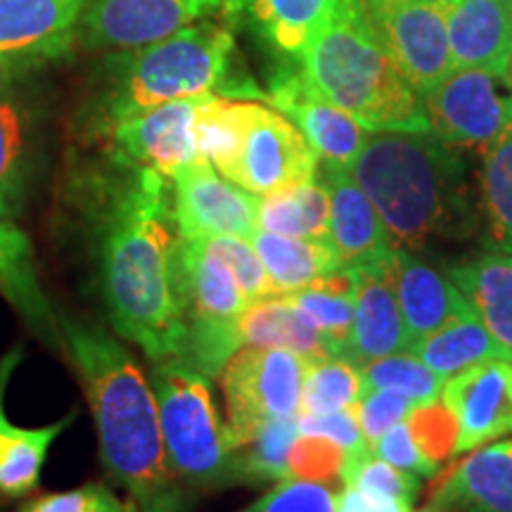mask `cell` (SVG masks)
<instances>
[{
  "mask_svg": "<svg viewBox=\"0 0 512 512\" xmlns=\"http://www.w3.org/2000/svg\"><path fill=\"white\" fill-rule=\"evenodd\" d=\"M126 166V164H124ZM155 169L126 166V178L93 216L98 290L114 332L152 361L178 358L183 316L174 283V195Z\"/></svg>",
  "mask_w": 512,
  "mask_h": 512,
  "instance_id": "6da1fadb",
  "label": "cell"
},
{
  "mask_svg": "<svg viewBox=\"0 0 512 512\" xmlns=\"http://www.w3.org/2000/svg\"><path fill=\"white\" fill-rule=\"evenodd\" d=\"M60 335L91 403L102 465L140 510L174 484L155 389L124 344L100 325L60 316Z\"/></svg>",
  "mask_w": 512,
  "mask_h": 512,
  "instance_id": "7a4b0ae2",
  "label": "cell"
},
{
  "mask_svg": "<svg viewBox=\"0 0 512 512\" xmlns=\"http://www.w3.org/2000/svg\"><path fill=\"white\" fill-rule=\"evenodd\" d=\"M349 174L380 211L396 249L458 240L475 223L463 159L432 131L368 133Z\"/></svg>",
  "mask_w": 512,
  "mask_h": 512,
  "instance_id": "3957f363",
  "label": "cell"
},
{
  "mask_svg": "<svg viewBox=\"0 0 512 512\" xmlns=\"http://www.w3.org/2000/svg\"><path fill=\"white\" fill-rule=\"evenodd\" d=\"M299 69L325 100L368 133L430 131L425 100L377 36L366 0H339Z\"/></svg>",
  "mask_w": 512,
  "mask_h": 512,
  "instance_id": "277c9868",
  "label": "cell"
},
{
  "mask_svg": "<svg viewBox=\"0 0 512 512\" xmlns=\"http://www.w3.org/2000/svg\"><path fill=\"white\" fill-rule=\"evenodd\" d=\"M233 46L230 27L200 19L162 41L131 48L117 60L93 121L107 133L117 121L164 102L223 95Z\"/></svg>",
  "mask_w": 512,
  "mask_h": 512,
  "instance_id": "5b68a950",
  "label": "cell"
},
{
  "mask_svg": "<svg viewBox=\"0 0 512 512\" xmlns=\"http://www.w3.org/2000/svg\"><path fill=\"white\" fill-rule=\"evenodd\" d=\"M157 396L166 463L171 475L197 489H221L238 482V463L223 425L209 377L178 358L157 361L150 373Z\"/></svg>",
  "mask_w": 512,
  "mask_h": 512,
  "instance_id": "8992f818",
  "label": "cell"
},
{
  "mask_svg": "<svg viewBox=\"0 0 512 512\" xmlns=\"http://www.w3.org/2000/svg\"><path fill=\"white\" fill-rule=\"evenodd\" d=\"M174 283L185 330L178 361L207 377L221 375L235 351L242 349L238 320L252 302L230 268L202 240H176Z\"/></svg>",
  "mask_w": 512,
  "mask_h": 512,
  "instance_id": "52a82bcc",
  "label": "cell"
},
{
  "mask_svg": "<svg viewBox=\"0 0 512 512\" xmlns=\"http://www.w3.org/2000/svg\"><path fill=\"white\" fill-rule=\"evenodd\" d=\"M309 361L287 349L242 347L221 373L228 403V434L235 451L266 422L297 418Z\"/></svg>",
  "mask_w": 512,
  "mask_h": 512,
  "instance_id": "ba28073f",
  "label": "cell"
},
{
  "mask_svg": "<svg viewBox=\"0 0 512 512\" xmlns=\"http://www.w3.org/2000/svg\"><path fill=\"white\" fill-rule=\"evenodd\" d=\"M318 162L313 147L283 112L252 102L238 152L221 176L264 197L290 185L316 181Z\"/></svg>",
  "mask_w": 512,
  "mask_h": 512,
  "instance_id": "9c48e42d",
  "label": "cell"
},
{
  "mask_svg": "<svg viewBox=\"0 0 512 512\" xmlns=\"http://www.w3.org/2000/svg\"><path fill=\"white\" fill-rule=\"evenodd\" d=\"M422 100L430 131L453 147L482 152L512 124V86L503 74L453 69Z\"/></svg>",
  "mask_w": 512,
  "mask_h": 512,
  "instance_id": "30bf717a",
  "label": "cell"
},
{
  "mask_svg": "<svg viewBox=\"0 0 512 512\" xmlns=\"http://www.w3.org/2000/svg\"><path fill=\"white\" fill-rule=\"evenodd\" d=\"M370 22L422 98L453 72L441 0H366Z\"/></svg>",
  "mask_w": 512,
  "mask_h": 512,
  "instance_id": "8fae6325",
  "label": "cell"
},
{
  "mask_svg": "<svg viewBox=\"0 0 512 512\" xmlns=\"http://www.w3.org/2000/svg\"><path fill=\"white\" fill-rule=\"evenodd\" d=\"M171 195L181 240L216 235L249 238L256 230L259 197L221 176L204 157H197L171 178Z\"/></svg>",
  "mask_w": 512,
  "mask_h": 512,
  "instance_id": "7c38bea8",
  "label": "cell"
},
{
  "mask_svg": "<svg viewBox=\"0 0 512 512\" xmlns=\"http://www.w3.org/2000/svg\"><path fill=\"white\" fill-rule=\"evenodd\" d=\"M202 100L204 95L164 102L117 121L107 131L114 162L155 169L171 181L183 166L200 157L195 124Z\"/></svg>",
  "mask_w": 512,
  "mask_h": 512,
  "instance_id": "4fadbf2b",
  "label": "cell"
},
{
  "mask_svg": "<svg viewBox=\"0 0 512 512\" xmlns=\"http://www.w3.org/2000/svg\"><path fill=\"white\" fill-rule=\"evenodd\" d=\"M221 5L223 0H86L79 27L91 48H138L200 22Z\"/></svg>",
  "mask_w": 512,
  "mask_h": 512,
  "instance_id": "5bb4252c",
  "label": "cell"
},
{
  "mask_svg": "<svg viewBox=\"0 0 512 512\" xmlns=\"http://www.w3.org/2000/svg\"><path fill=\"white\" fill-rule=\"evenodd\" d=\"M83 3L86 0H0V79L67 53Z\"/></svg>",
  "mask_w": 512,
  "mask_h": 512,
  "instance_id": "9a60e30c",
  "label": "cell"
},
{
  "mask_svg": "<svg viewBox=\"0 0 512 512\" xmlns=\"http://www.w3.org/2000/svg\"><path fill=\"white\" fill-rule=\"evenodd\" d=\"M264 100L299 128V133L313 147L318 159H323V164L349 169L366 145V128L325 100L306 81L302 69L285 67L271 81Z\"/></svg>",
  "mask_w": 512,
  "mask_h": 512,
  "instance_id": "2e32d148",
  "label": "cell"
},
{
  "mask_svg": "<svg viewBox=\"0 0 512 512\" xmlns=\"http://www.w3.org/2000/svg\"><path fill=\"white\" fill-rule=\"evenodd\" d=\"M441 401L458 422L456 456L512 434V361L496 358L448 377Z\"/></svg>",
  "mask_w": 512,
  "mask_h": 512,
  "instance_id": "e0dca14e",
  "label": "cell"
},
{
  "mask_svg": "<svg viewBox=\"0 0 512 512\" xmlns=\"http://www.w3.org/2000/svg\"><path fill=\"white\" fill-rule=\"evenodd\" d=\"M349 268L354 273V325L344 358L361 370L377 358L408 351V332L394 290L392 256Z\"/></svg>",
  "mask_w": 512,
  "mask_h": 512,
  "instance_id": "ac0fdd59",
  "label": "cell"
},
{
  "mask_svg": "<svg viewBox=\"0 0 512 512\" xmlns=\"http://www.w3.org/2000/svg\"><path fill=\"white\" fill-rule=\"evenodd\" d=\"M330 195L328 242L342 266H361L389 259L394 252L389 230L366 190L354 181L349 169L323 164V176Z\"/></svg>",
  "mask_w": 512,
  "mask_h": 512,
  "instance_id": "d6986e66",
  "label": "cell"
},
{
  "mask_svg": "<svg viewBox=\"0 0 512 512\" xmlns=\"http://www.w3.org/2000/svg\"><path fill=\"white\" fill-rule=\"evenodd\" d=\"M453 69L508 74L512 0H441Z\"/></svg>",
  "mask_w": 512,
  "mask_h": 512,
  "instance_id": "ffe728a7",
  "label": "cell"
},
{
  "mask_svg": "<svg viewBox=\"0 0 512 512\" xmlns=\"http://www.w3.org/2000/svg\"><path fill=\"white\" fill-rule=\"evenodd\" d=\"M392 275L408 332V349L451 320L475 313L465 294L451 283L448 275L434 271L408 249L394 247Z\"/></svg>",
  "mask_w": 512,
  "mask_h": 512,
  "instance_id": "44dd1931",
  "label": "cell"
},
{
  "mask_svg": "<svg viewBox=\"0 0 512 512\" xmlns=\"http://www.w3.org/2000/svg\"><path fill=\"white\" fill-rule=\"evenodd\" d=\"M22 351L12 349L0 358V494L8 498L27 496L34 491L46 465L50 446L55 439L69 430L76 420V411H69L64 418L50 422L46 427H17L5 413V394L12 373L17 370Z\"/></svg>",
  "mask_w": 512,
  "mask_h": 512,
  "instance_id": "7402d4cb",
  "label": "cell"
},
{
  "mask_svg": "<svg viewBox=\"0 0 512 512\" xmlns=\"http://www.w3.org/2000/svg\"><path fill=\"white\" fill-rule=\"evenodd\" d=\"M432 503L448 512H512V439L479 446L453 465Z\"/></svg>",
  "mask_w": 512,
  "mask_h": 512,
  "instance_id": "603a6c76",
  "label": "cell"
},
{
  "mask_svg": "<svg viewBox=\"0 0 512 512\" xmlns=\"http://www.w3.org/2000/svg\"><path fill=\"white\" fill-rule=\"evenodd\" d=\"M0 297L38 337L62 349L60 316L38 280L34 247L15 221H0Z\"/></svg>",
  "mask_w": 512,
  "mask_h": 512,
  "instance_id": "cb8c5ba5",
  "label": "cell"
},
{
  "mask_svg": "<svg viewBox=\"0 0 512 512\" xmlns=\"http://www.w3.org/2000/svg\"><path fill=\"white\" fill-rule=\"evenodd\" d=\"M446 275L496 339L505 361H512V254L491 249L451 264Z\"/></svg>",
  "mask_w": 512,
  "mask_h": 512,
  "instance_id": "d4e9b609",
  "label": "cell"
},
{
  "mask_svg": "<svg viewBox=\"0 0 512 512\" xmlns=\"http://www.w3.org/2000/svg\"><path fill=\"white\" fill-rule=\"evenodd\" d=\"M242 347L287 349L306 361H320L332 354L328 339L287 297H268L249 304L238 320Z\"/></svg>",
  "mask_w": 512,
  "mask_h": 512,
  "instance_id": "484cf974",
  "label": "cell"
},
{
  "mask_svg": "<svg viewBox=\"0 0 512 512\" xmlns=\"http://www.w3.org/2000/svg\"><path fill=\"white\" fill-rule=\"evenodd\" d=\"M247 240L252 242L271 278L273 297H290L342 268V261L328 240L287 238L259 228Z\"/></svg>",
  "mask_w": 512,
  "mask_h": 512,
  "instance_id": "4316f807",
  "label": "cell"
},
{
  "mask_svg": "<svg viewBox=\"0 0 512 512\" xmlns=\"http://www.w3.org/2000/svg\"><path fill=\"white\" fill-rule=\"evenodd\" d=\"M337 5L339 0H245L259 34L292 60H302Z\"/></svg>",
  "mask_w": 512,
  "mask_h": 512,
  "instance_id": "83f0119b",
  "label": "cell"
},
{
  "mask_svg": "<svg viewBox=\"0 0 512 512\" xmlns=\"http://www.w3.org/2000/svg\"><path fill=\"white\" fill-rule=\"evenodd\" d=\"M256 228L287 238L328 240L330 195L320 176L259 197Z\"/></svg>",
  "mask_w": 512,
  "mask_h": 512,
  "instance_id": "f1b7e54d",
  "label": "cell"
},
{
  "mask_svg": "<svg viewBox=\"0 0 512 512\" xmlns=\"http://www.w3.org/2000/svg\"><path fill=\"white\" fill-rule=\"evenodd\" d=\"M408 351L444 380L463 373L467 368L479 366V363L505 358L496 339L477 318V313L451 320L444 328L432 332L430 337L413 344Z\"/></svg>",
  "mask_w": 512,
  "mask_h": 512,
  "instance_id": "f546056e",
  "label": "cell"
},
{
  "mask_svg": "<svg viewBox=\"0 0 512 512\" xmlns=\"http://www.w3.org/2000/svg\"><path fill=\"white\" fill-rule=\"evenodd\" d=\"M287 299L323 332L332 354L344 358L351 325H354V273L351 268H337L304 290L290 294Z\"/></svg>",
  "mask_w": 512,
  "mask_h": 512,
  "instance_id": "4dcf8cb0",
  "label": "cell"
},
{
  "mask_svg": "<svg viewBox=\"0 0 512 512\" xmlns=\"http://www.w3.org/2000/svg\"><path fill=\"white\" fill-rule=\"evenodd\" d=\"M29 181V150L24 114L8 79H0V221H15L24 209Z\"/></svg>",
  "mask_w": 512,
  "mask_h": 512,
  "instance_id": "1f68e13d",
  "label": "cell"
},
{
  "mask_svg": "<svg viewBox=\"0 0 512 512\" xmlns=\"http://www.w3.org/2000/svg\"><path fill=\"white\" fill-rule=\"evenodd\" d=\"M479 200L486 223V240L498 252L512 254V124L482 150Z\"/></svg>",
  "mask_w": 512,
  "mask_h": 512,
  "instance_id": "d6a6232c",
  "label": "cell"
},
{
  "mask_svg": "<svg viewBox=\"0 0 512 512\" xmlns=\"http://www.w3.org/2000/svg\"><path fill=\"white\" fill-rule=\"evenodd\" d=\"M297 418H283L266 422L259 434L238 448V482L240 484H264L290 479V451L297 439Z\"/></svg>",
  "mask_w": 512,
  "mask_h": 512,
  "instance_id": "836d02e7",
  "label": "cell"
},
{
  "mask_svg": "<svg viewBox=\"0 0 512 512\" xmlns=\"http://www.w3.org/2000/svg\"><path fill=\"white\" fill-rule=\"evenodd\" d=\"M361 396V370L342 356L309 361L302 384L299 413L323 415L347 411Z\"/></svg>",
  "mask_w": 512,
  "mask_h": 512,
  "instance_id": "e575fe53",
  "label": "cell"
},
{
  "mask_svg": "<svg viewBox=\"0 0 512 512\" xmlns=\"http://www.w3.org/2000/svg\"><path fill=\"white\" fill-rule=\"evenodd\" d=\"M446 380L430 370L418 356L411 351H399V354L377 358L361 368V392L368 389H392L418 403H430L441 399V389Z\"/></svg>",
  "mask_w": 512,
  "mask_h": 512,
  "instance_id": "d590c367",
  "label": "cell"
},
{
  "mask_svg": "<svg viewBox=\"0 0 512 512\" xmlns=\"http://www.w3.org/2000/svg\"><path fill=\"white\" fill-rule=\"evenodd\" d=\"M342 484L356 486V489L375 496L401 498V501L411 503H415V498L420 494V477L377 458L370 446L349 453L342 470Z\"/></svg>",
  "mask_w": 512,
  "mask_h": 512,
  "instance_id": "8d00e7d4",
  "label": "cell"
},
{
  "mask_svg": "<svg viewBox=\"0 0 512 512\" xmlns=\"http://www.w3.org/2000/svg\"><path fill=\"white\" fill-rule=\"evenodd\" d=\"M403 422H406L408 432H411L422 456L432 460L434 465L441 467V463L456 458L458 422L444 401L437 399L430 403H418L403 418Z\"/></svg>",
  "mask_w": 512,
  "mask_h": 512,
  "instance_id": "74e56055",
  "label": "cell"
},
{
  "mask_svg": "<svg viewBox=\"0 0 512 512\" xmlns=\"http://www.w3.org/2000/svg\"><path fill=\"white\" fill-rule=\"evenodd\" d=\"M211 252L230 268L235 275L242 292L247 294L249 302H259V299L273 297L271 278H268L264 264H261L259 254L252 247V242L240 235H216V238H204Z\"/></svg>",
  "mask_w": 512,
  "mask_h": 512,
  "instance_id": "f35d334b",
  "label": "cell"
},
{
  "mask_svg": "<svg viewBox=\"0 0 512 512\" xmlns=\"http://www.w3.org/2000/svg\"><path fill=\"white\" fill-rule=\"evenodd\" d=\"M337 494L328 482L283 479L240 512H335Z\"/></svg>",
  "mask_w": 512,
  "mask_h": 512,
  "instance_id": "ab89813d",
  "label": "cell"
},
{
  "mask_svg": "<svg viewBox=\"0 0 512 512\" xmlns=\"http://www.w3.org/2000/svg\"><path fill=\"white\" fill-rule=\"evenodd\" d=\"M349 453L335 441L297 434L290 451V477L316 479V482H342V470Z\"/></svg>",
  "mask_w": 512,
  "mask_h": 512,
  "instance_id": "60d3db41",
  "label": "cell"
},
{
  "mask_svg": "<svg viewBox=\"0 0 512 512\" xmlns=\"http://www.w3.org/2000/svg\"><path fill=\"white\" fill-rule=\"evenodd\" d=\"M19 512H140L136 501H124L107 484H83L79 489L31 498Z\"/></svg>",
  "mask_w": 512,
  "mask_h": 512,
  "instance_id": "b9f144b4",
  "label": "cell"
},
{
  "mask_svg": "<svg viewBox=\"0 0 512 512\" xmlns=\"http://www.w3.org/2000/svg\"><path fill=\"white\" fill-rule=\"evenodd\" d=\"M415 403L392 389H368L361 392L354 403V413L358 425H361L363 439L368 446H373L384 432L392 430L394 425L411 413Z\"/></svg>",
  "mask_w": 512,
  "mask_h": 512,
  "instance_id": "7bdbcfd3",
  "label": "cell"
},
{
  "mask_svg": "<svg viewBox=\"0 0 512 512\" xmlns=\"http://www.w3.org/2000/svg\"><path fill=\"white\" fill-rule=\"evenodd\" d=\"M297 430L299 434H309V437H323V439L335 441V444L342 446L347 453H356L368 446L366 439H363L361 425H358L354 408L335 411V413H323V415L299 413Z\"/></svg>",
  "mask_w": 512,
  "mask_h": 512,
  "instance_id": "ee69618b",
  "label": "cell"
},
{
  "mask_svg": "<svg viewBox=\"0 0 512 512\" xmlns=\"http://www.w3.org/2000/svg\"><path fill=\"white\" fill-rule=\"evenodd\" d=\"M370 448H373L377 458L387 460L389 465L411 472L415 477H434L439 472V465L427 460L420 453V448L415 446L411 432H408L406 422L403 420L399 425H394L389 432H384Z\"/></svg>",
  "mask_w": 512,
  "mask_h": 512,
  "instance_id": "f6af8a7d",
  "label": "cell"
},
{
  "mask_svg": "<svg viewBox=\"0 0 512 512\" xmlns=\"http://www.w3.org/2000/svg\"><path fill=\"white\" fill-rule=\"evenodd\" d=\"M335 512H413V503L401 501V498L375 496L344 484L342 494L335 501Z\"/></svg>",
  "mask_w": 512,
  "mask_h": 512,
  "instance_id": "bcb514c9",
  "label": "cell"
},
{
  "mask_svg": "<svg viewBox=\"0 0 512 512\" xmlns=\"http://www.w3.org/2000/svg\"><path fill=\"white\" fill-rule=\"evenodd\" d=\"M140 512H188V498L176 484L166 486L150 503L143 505Z\"/></svg>",
  "mask_w": 512,
  "mask_h": 512,
  "instance_id": "7dc6e473",
  "label": "cell"
},
{
  "mask_svg": "<svg viewBox=\"0 0 512 512\" xmlns=\"http://www.w3.org/2000/svg\"><path fill=\"white\" fill-rule=\"evenodd\" d=\"M245 10V0H223V12H226V17L233 22V19H238L240 12Z\"/></svg>",
  "mask_w": 512,
  "mask_h": 512,
  "instance_id": "c3c4849f",
  "label": "cell"
},
{
  "mask_svg": "<svg viewBox=\"0 0 512 512\" xmlns=\"http://www.w3.org/2000/svg\"><path fill=\"white\" fill-rule=\"evenodd\" d=\"M418 512H448V510H444V508H441V505H437V503H427L425 505V508H422V510H418Z\"/></svg>",
  "mask_w": 512,
  "mask_h": 512,
  "instance_id": "681fc988",
  "label": "cell"
},
{
  "mask_svg": "<svg viewBox=\"0 0 512 512\" xmlns=\"http://www.w3.org/2000/svg\"><path fill=\"white\" fill-rule=\"evenodd\" d=\"M505 79H508L510 86H512V60H510V67H508V74H505Z\"/></svg>",
  "mask_w": 512,
  "mask_h": 512,
  "instance_id": "f907efd6",
  "label": "cell"
}]
</instances>
